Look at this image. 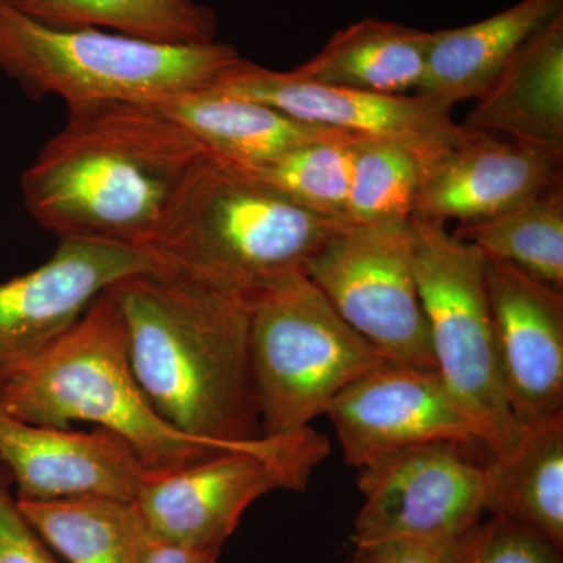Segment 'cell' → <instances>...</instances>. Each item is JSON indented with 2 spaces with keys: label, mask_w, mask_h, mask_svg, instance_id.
<instances>
[{
  "label": "cell",
  "mask_w": 563,
  "mask_h": 563,
  "mask_svg": "<svg viewBox=\"0 0 563 563\" xmlns=\"http://www.w3.org/2000/svg\"><path fill=\"white\" fill-rule=\"evenodd\" d=\"M206 150L154 103L101 102L69 110L22 176L25 207L60 239L150 252Z\"/></svg>",
  "instance_id": "6da1fadb"
},
{
  "label": "cell",
  "mask_w": 563,
  "mask_h": 563,
  "mask_svg": "<svg viewBox=\"0 0 563 563\" xmlns=\"http://www.w3.org/2000/svg\"><path fill=\"white\" fill-rule=\"evenodd\" d=\"M109 290L128 325L133 373L163 420L209 442L262 439L250 299L162 268Z\"/></svg>",
  "instance_id": "7a4b0ae2"
},
{
  "label": "cell",
  "mask_w": 563,
  "mask_h": 563,
  "mask_svg": "<svg viewBox=\"0 0 563 563\" xmlns=\"http://www.w3.org/2000/svg\"><path fill=\"white\" fill-rule=\"evenodd\" d=\"M347 222L296 206L206 152L150 247L162 269L251 298L307 266Z\"/></svg>",
  "instance_id": "3957f363"
},
{
  "label": "cell",
  "mask_w": 563,
  "mask_h": 563,
  "mask_svg": "<svg viewBox=\"0 0 563 563\" xmlns=\"http://www.w3.org/2000/svg\"><path fill=\"white\" fill-rule=\"evenodd\" d=\"M0 412L52 428L91 422L124 440L147 474L176 472L261 440L209 442L163 420L133 373L128 325L109 288L49 350L0 385Z\"/></svg>",
  "instance_id": "277c9868"
},
{
  "label": "cell",
  "mask_w": 563,
  "mask_h": 563,
  "mask_svg": "<svg viewBox=\"0 0 563 563\" xmlns=\"http://www.w3.org/2000/svg\"><path fill=\"white\" fill-rule=\"evenodd\" d=\"M242 60L231 44H165L92 27H58L0 0V70L32 98L69 110L157 103L203 90Z\"/></svg>",
  "instance_id": "5b68a950"
},
{
  "label": "cell",
  "mask_w": 563,
  "mask_h": 563,
  "mask_svg": "<svg viewBox=\"0 0 563 563\" xmlns=\"http://www.w3.org/2000/svg\"><path fill=\"white\" fill-rule=\"evenodd\" d=\"M247 299L263 437L310 428L340 393L388 363L336 313L306 273Z\"/></svg>",
  "instance_id": "8992f818"
},
{
  "label": "cell",
  "mask_w": 563,
  "mask_h": 563,
  "mask_svg": "<svg viewBox=\"0 0 563 563\" xmlns=\"http://www.w3.org/2000/svg\"><path fill=\"white\" fill-rule=\"evenodd\" d=\"M413 268L437 372L476 426L487 454L506 450L521 426L506 388L485 282V255L442 222L412 220Z\"/></svg>",
  "instance_id": "52a82bcc"
},
{
  "label": "cell",
  "mask_w": 563,
  "mask_h": 563,
  "mask_svg": "<svg viewBox=\"0 0 563 563\" xmlns=\"http://www.w3.org/2000/svg\"><path fill=\"white\" fill-rule=\"evenodd\" d=\"M328 455V439L312 428L262 437L176 472L146 474L135 506L157 539L221 551L252 503L274 490H306Z\"/></svg>",
  "instance_id": "ba28073f"
},
{
  "label": "cell",
  "mask_w": 563,
  "mask_h": 563,
  "mask_svg": "<svg viewBox=\"0 0 563 563\" xmlns=\"http://www.w3.org/2000/svg\"><path fill=\"white\" fill-rule=\"evenodd\" d=\"M413 242L410 220L346 224L306 274L385 361L437 369L415 277Z\"/></svg>",
  "instance_id": "9c48e42d"
},
{
  "label": "cell",
  "mask_w": 563,
  "mask_h": 563,
  "mask_svg": "<svg viewBox=\"0 0 563 563\" xmlns=\"http://www.w3.org/2000/svg\"><path fill=\"white\" fill-rule=\"evenodd\" d=\"M454 443L404 448L358 468L365 496L355 544L395 539L455 540L485 514L484 463Z\"/></svg>",
  "instance_id": "30bf717a"
},
{
  "label": "cell",
  "mask_w": 563,
  "mask_h": 563,
  "mask_svg": "<svg viewBox=\"0 0 563 563\" xmlns=\"http://www.w3.org/2000/svg\"><path fill=\"white\" fill-rule=\"evenodd\" d=\"M161 268L151 252L60 239L38 268L0 284V385L27 368L118 280Z\"/></svg>",
  "instance_id": "8fae6325"
},
{
  "label": "cell",
  "mask_w": 563,
  "mask_h": 563,
  "mask_svg": "<svg viewBox=\"0 0 563 563\" xmlns=\"http://www.w3.org/2000/svg\"><path fill=\"white\" fill-rule=\"evenodd\" d=\"M209 88L265 103L320 128L391 141L413 152L421 163L461 143L470 132L451 118V107L418 92L377 95L329 87L244 58Z\"/></svg>",
  "instance_id": "7c38bea8"
},
{
  "label": "cell",
  "mask_w": 563,
  "mask_h": 563,
  "mask_svg": "<svg viewBox=\"0 0 563 563\" xmlns=\"http://www.w3.org/2000/svg\"><path fill=\"white\" fill-rule=\"evenodd\" d=\"M325 415L354 468L418 444L483 446L437 369L384 363L340 393Z\"/></svg>",
  "instance_id": "4fadbf2b"
},
{
  "label": "cell",
  "mask_w": 563,
  "mask_h": 563,
  "mask_svg": "<svg viewBox=\"0 0 563 563\" xmlns=\"http://www.w3.org/2000/svg\"><path fill=\"white\" fill-rule=\"evenodd\" d=\"M504 388L520 426L563 417V292L485 255Z\"/></svg>",
  "instance_id": "5bb4252c"
},
{
  "label": "cell",
  "mask_w": 563,
  "mask_h": 563,
  "mask_svg": "<svg viewBox=\"0 0 563 563\" xmlns=\"http://www.w3.org/2000/svg\"><path fill=\"white\" fill-rule=\"evenodd\" d=\"M562 158L561 151L470 129L461 143L421 163L412 220H488L562 181Z\"/></svg>",
  "instance_id": "9a60e30c"
},
{
  "label": "cell",
  "mask_w": 563,
  "mask_h": 563,
  "mask_svg": "<svg viewBox=\"0 0 563 563\" xmlns=\"http://www.w3.org/2000/svg\"><path fill=\"white\" fill-rule=\"evenodd\" d=\"M0 459L22 501L99 496L135 503L147 474L132 448L106 429L52 428L2 412Z\"/></svg>",
  "instance_id": "2e32d148"
},
{
  "label": "cell",
  "mask_w": 563,
  "mask_h": 563,
  "mask_svg": "<svg viewBox=\"0 0 563 563\" xmlns=\"http://www.w3.org/2000/svg\"><path fill=\"white\" fill-rule=\"evenodd\" d=\"M463 125L563 152V13L526 41Z\"/></svg>",
  "instance_id": "e0dca14e"
},
{
  "label": "cell",
  "mask_w": 563,
  "mask_h": 563,
  "mask_svg": "<svg viewBox=\"0 0 563 563\" xmlns=\"http://www.w3.org/2000/svg\"><path fill=\"white\" fill-rule=\"evenodd\" d=\"M154 106L209 154L239 168L265 165L306 144L354 136L296 120L274 107L214 88L184 92Z\"/></svg>",
  "instance_id": "ac0fdd59"
},
{
  "label": "cell",
  "mask_w": 563,
  "mask_h": 563,
  "mask_svg": "<svg viewBox=\"0 0 563 563\" xmlns=\"http://www.w3.org/2000/svg\"><path fill=\"white\" fill-rule=\"evenodd\" d=\"M562 13L563 0H520L487 20L432 32L418 95L451 109L474 101L526 41Z\"/></svg>",
  "instance_id": "d6986e66"
},
{
  "label": "cell",
  "mask_w": 563,
  "mask_h": 563,
  "mask_svg": "<svg viewBox=\"0 0 563 563\" xmlns=\"http://www.w3.org/2000/svg\"><path fill=\"white\" fill-rule=\"evenodd\" d=\"M484 470L485 512L533 529L563 550V417L521 426Z\"/></svg>",
  "instance_id": "ffe728a7"
},
{
  "label": "cell",
  "mask_w": 563,
  "mask_h": 563,
  "mask_svg": "<svg viewBox=\"0 0 563 563\" xmlns=\"http://www.w3.org/2000/svg\"><path fill=\"white\" fill-rule=\"evenodd\" d=\"M431 40L432 32L366 18L336 32L320 54L291 73L329 87L409 95L420 90Z\"/></svg>",
  "instance_id": "44dd1931"
},
{
  "label": "cell",
  "mask_w": 563,
  "mask_h": 563,
  "mask_svg": "<svg viewBox=\"0 0 563 563\" xmlns=\"http://www.w3.org/2000/svg\"><path fill=\"white\" fill-rule=\"evenodd\" d=\"M18 501L43 542L68 563H136L150 533L131 501L99 496Z\"/></svg>",
  "instance_id": "7402d4cb"
},
{
  "label": "cell",
  "mask_w": 563,
  "mask_h": 563,
  "mask_svg": "<svg viewBox=\"0 0 563 563\" xmlns=\"http://www.w3.org/2000/svg\"><path fill=\"white\" fill-rule=\"evenodd\" d=\"M453 235L487 257L563 288L562 181L488 220L459 224Z\"/></svg>",
  "instance_id": "603a6c76"
},
{
  "label": "cell",
  "mask_w": 563,
  "mask_h": 563,
  "mask_svg": "<svg viewBox=\"0 0 563 563\" xmlns=\"http://www.w3.org/2000/svg\"><path fill=\"white\" fill-rule=\"evenodd\" d=\"M14 5L58 27L101 25L133 38L165 44L214 41L210 11L192 0H21Z\"/></svg>",
  "instance_id": "cb8c5ba5"
},
{
  "label": "cell",
  "mask_w": 563,
  "mask_h": 563,
  "mask_svg": "<svg viewBox=\"0 0 563 563\" xmlns=\"http://www.w3.org/2000/svg\"><path fill=\"white\" fill-rule=\"evenodd\" d=\"M358 139L318 141L265 165L242 169L296 206L329 220L346 222L354 144Z\"/></svg>",
  "instance_id": "d4e9b609"
},
{
  "label": "cell",
  "mask_w": 563,
  "mask_h": 563,
  "mask_svg": "<svg viewBox=\"0 0 563 563\" xmlns=\"http://www.w3.org/2000/svg\"><path fill=\"white\" fill-rule=\"evenodd\" d=\"M421 179V162L391 141L358 139L346 222L354 225L409 221Z\"/></svg>",
  "instance_id": "484cf974"
},
{
  "label": "cell",
  "mask_w": 563,
  "mask_h": 563,
  "mask_svg": "<svg viewBox=\"0 0 563 563\" xmlns=\"http://www.w3.org/2000/svg\"><path fill=\"white\" fill-rule=\"evenodd\" d=\"M443 563H562V550L542 533L492 515L457 537Z\"/></svg>",
  "instance_id": "4316f807"
},
{
  "label": "cell",
  "mask_w": 563,
  "mask_h": 563,
  "mask_svg": "<svg viewBox=\"0 0 563 563\" xmlns=\"http://www.w3.org/2000/svg\"><path fill=\"white\" fill-rule=\"evenodd\" d=\"M9 466L0 459V563H58L22 514Z\"/></svg>",
  "instance_id": "83f0119b"
},
{
  "label": "cell",
  "mask_w": 563,
  "mask_h": 563,
  "mask_svg": "<svg viewBox=\"0 0 563 563\" xmlns=\"http://www.w3.org/2000/svg\"><path fill=\"white\" fill-rule=\"evenodd\" d=\"M454 540L395 539L355 544L352 563H443Z\"/></svg>",
  "instance_id": "f1b7e54d"
},
{
  "label": "cell",
  "mask_w": 563,
  "mask_h": 563,
  "mask_svg": "<svg viewBox=\"0 0 563 563\" xmlns=\"http://www.w3.org/2000/svg\"><path fill=\"white\" fill-rule=\"evenodd\" d=\"M221 551L173 543L147 533L136 563H218Z\"/></svg>",
  "instance_id": "f546056e"
},
{
  "label": "cell",
  "mask_w": 563,
  "mask_h": 563,
  "mask_svg": "<svg viewBox=\"0 0 563 563\" xmlns=\"http://www.w3.org/2000/svg\"><path fill=\"white\" fill-rule=\"evenodd\" d=\"M9 2H11V3H18V2H21V0H9Z\"/></svg>",
  "instance_id": "4dcf8cb0"
}]
</instances>
